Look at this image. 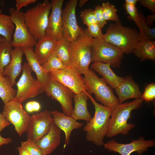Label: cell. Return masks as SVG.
<instances>
[{
    "label": "cell",
    "mask_w": 155,
    "mask_h": 155,
    "mask_svg": "<svg viewBox=\"0 0 155 155\" xmlns=\"http://www.w3.org/2000/svg\"><path fill=\"white\" fill-rule=\"evenodd\" d=\"M89 97L94 107L95 113L94 117L87 122L83 130L86 132V137L88 141L100 146L104 143L107 133L113 108L98 103L90 93Z\"/></svg>",
    "instance_id": "cell-1"
},
{
    "label": "cell",
    "mask_w": 155,
    "mask_h": 155,
    "mask_svg": "<svg viewBox=\"0 0 155 155\" xmlns=\"http://www.w3.org/2000/svg\"><path fill=\"white\" fill-rule=\"evenodd\" d=\"M143 100L135 99L130 102L119 103L112 109L106 136L111 138L121 134L125 135L134 128L133 124L129 123L128 120L131 117L132 111L140 108Z\"/></svg>",
    "instance_id": "cell-2"
},
{
    "label": "cell",
    "mask_w": 155,
    "mask_h": 155,
    "mask_svg": "<svg viewBox=\"0 0 155 155\" xmlns=\"http://www.w3.org/2000/svg\"><path fill=\"white\" fill-rule=\"evenodd\" d=\"M103 39L121 49L124 53L129 54L133 53L140 40V32L135 29L123 26L121 21L110 24Z\"/></svg>",
    "instance_id": "cell-3"
},
{
    "label": "cell",
    "mask_w": 155,
    "mask_h": 155,
    "mask_svg": "<svg viewBox=\"0 0 155 155\" xmlns=\"http://www.w3.org/2000/svg\"><path fill=\"white\" fill-rule=\"evenodd\" d=\"M51 10V3L48 0H45L24 13L26 25L31 35L36 41L45 36Z\"/></svg>",
    "instance_id": "cell-4"
},
{
    "label": "cell",
    "mask_w": 155,
    "mask_h": 155,
    "mask_svg": "<svg viewBox=\"0 0 155 155\" xmlns=\"http://www.w3.org/2000/svg\"><path fill=\"white\" fill-rule=\"evenodd\" d=\"M92 39L86 29L71 42V66L81 74L84 75L90 69Z\"/></svg>",
    "instance_id": "cell-5"
},
{
    "label": "cell",
    "mask_w": 155,
    "mask_h": 155,
    "mask_svg": "<svg viewBox=\"0 0 155 155\" xmlns=\"http://www.w3.org/2000/svg\"><path fill=\"white\" fill-rule=\"evenodd\" d=\"M84 75L83 79L88 92L94 94L96 100L103 105L112 108L119 104L112 89L103 77L99 78L90 69Z\"/></svg>",
    "instance_id": "cell-6"
},
{
    "label": "cell",
    "mask_w": 155,
    "mask_h": 155,
    "mask_svg": "<svg viewBox=\"0 0 155 155\" xmlns=\"http://www.w3.org/2000/svg\"><path fill=\"white\" fill-rule=\"evenodd\" d=\"M124 53L116 46L105 41L104 39L93 38L91 61L109 63L111 66L119 68Z\"/></svg>",
    "instance_id": "cell-7"
},
{
    "label": "cell",
    "mask_w": 155,
    "mask_h": 155,
    "mask_svg": "<svg viewBox=\"0 0 155 155\" xmlns=\"http://www.w3.org/2000/svg\"><path fill=\"white\" fill-rule=\"evenodd\" d=\"M22 100L15 98L4 104L2 114L14 126L16 133L21 136L28 129L30 116L23 108Z\"/></svg>",
    "instance_id": "cell-8"
},
{
    "label": "cell",
    "mask_w": 155,
    "mask_h": 155,
    "mask_svg": "<svg viewBox=\"0 0 155 155\" xmlns=\"http://www.w3.org/2000/svg\"><path fill=\"white\" fill-rule=\"evenodd\" d=\"M43 90L48 96L51 97L60 104L64 113L71 117L73 109V99L75 94L73 92L54 80L50 73Z\"/></svg>",
    "instance_id": "cell-9"
},
{
    "label": "cell",
    "mask_w": 155,
    "mask_h": 155,
    "mask_svg": "<svg viewBox=\"0 0 155 155\" xmlns=\"http://www.w3.org/2000/svg\"><path fill=\"white\" fill-rule=\"evenodd\" d=\"M22 75L16 84L17 90L15 98L21 99L23 102L44 92L43 86L33 78L32 70L27 62L22 65Z\"/></svg>",
    "instance_id": "cell-10"
},
{
    "label": "cell",
    "mask_w": 155,
    "mask_h": 155,
    "mask_svg": "<svg viewBox=\"0 0 155 155\" xmlns=\"http://www.w3.org/2000/svg\"><path fill=\"white\" fill-rule=\"evenodd\" d=\"M12 22L15 26L11 44L13 47H33L37 41L31 35L27 29L24 20V12L11 7L9 9Z\"/></svg>",
    "instance_id": "cell-11"
},
{
    "label": "cell",
    "mask_w": 155,
    "mask_h": 155,
    "mask_svg": "<svg viewBox=\"0 0 155 155\" xmlns=\"http://www.w3.org/2000/svg\"><path fill=\"white\" fill-rule=\"evenodd\" d=\"M49 73L54 80L68 88L75 94L88 91L81 74L71 66L52 71Z\"/></svg>",
    "instance_id": "cell-12"
},
{
    "label": "cell",
    "mask_w": 155,
    "mask_h": 155,
    "mask_svg": "<svg viewBox=\"0 0 155 155\" xmlns=\"http://www.w3.org/2000/svg\"><path fill=\"white\" fill-rule=\"evenodd\" d=\"M77 0H70L66 2L62 10V19L63 36L71 42L77 38L84 30L78 24L75 11Z\"/></svg>",
    "instance_id": "cell-13"
},
{
    "label": "cell",
    "mask_w": 155,
    "mask_h": 155,
    "mask_svg": "<svg viewBox=\"0 0 155 155\" xmlns=\"http://www.w3.org/2000/svg\"><path fill=\"white\" fill-rule=\"evenodd\" d=\"M53 122L50 111L45 110L32 115L26 131L27 140L36 142L47 133Z\"/></svg>",
    "instance_id": "cell-14"
},
{
    "label": "cell",
    "mask_w": 155,
    "mask_h": 155,
    "mask_svg": "<svg viewBox=\"0 0 155 155\" xmlns=\"http://www.w3.org/2000/svg\"><path fill=\"white\" fill-rule=\"evenodd\" d=\"M155 145L154 140H146L141 137L128 144L119 143L112 140L106 143H103L102 145L109 151L117 152L121 155H130L133 152H136L139 155H142L149 148L154 146Z\"/></svg>",
    "instance_id": "cell-15"
},
{
    "label": "cell",
    "mask_w": 155,
    "mask_h": 155,
    "mask_svg": "<svg viewBox=\"0 0 155 155\" xmlns=\"http://www.w3.org/2000/svg\"><path fill=\"white\" fill-rule=\"evenodd\" d=\"M64 0H51V12L49 18L45 36L59 40L63 36L62 7Z\"/></svg>",
    "instance_id": "cell-16"
},
{
    "label": "cell",
    "mask_w": 155,
    "mask_h": 155,
    "mask_svg": "<svg viewBox=\"0 0 155 155\" xmlns=\"http://www.w3.org/2000/svg\"><path fill=\"white\" fill-rule=\"evenodd\" d=\"M51 113L53 123L64 132L65 145H69L70 136L73 130L81 128L83 126V123L78 122L71 117L68 116L57 110H54L51 111Z\"/></svg>",
    "instance_id": "cell-17"
},
{
    "label": "cell",
    "mask_w": 155,
    "mask_h": 155,
    "mask_svg": "<svg viewBox=\"0 0 155 155\" xmlns=\"http://www.w3.org/2000/svg\"><path fill=\"white\" fill-rule=\"evenodd\" d=\"M61 132V130L53 122L47 133L35 142L45 155L51 154L59 145Z\"/></svg>",
    "instance_id": "cell-18"
},
{
    "label": "cell",
    "mask_w": 155,
    "mask_h": 155,
    "mask_svg": "<svg viewBox=\"0 0 155 155\" xmlns=\"http://www.w3.org/2000/svg\"><path fill=\"white\" fill-rule=\"evenodd\" d=\"M24 54L23 47H15L11 52L10 62L4 69V75L8 78L13 86L16 84V78L22 70V56Z\"/></svg>",
    "instance_id": "cell-19"
},
{
    "label": "cell",
    "mask_w": 155,
    "mask_h": 155,
    "mask_svg": "<svg viewBox=\"0 0 155 155\" xmlns=\"http://www.w3.org/2000/svg\"><path fill=\"white\" fill-rule=\"evenodd\" d=\"M115 90L118 97L119 103H122L130 98L136 99L141 98L142 96L138 85L130 76L124 78L123 82Z\"/></svg>",
    "instance_id": "cell-20"
},
{
    "label": "cell",
    "mask_w": 155,
    "mask_h": 155,
    "mask_svg": "<svg viewBox=\"0 0 155 155\" xmlns=\"http://www.w3.org/2000/svg\"><path fill=\"white\" fill-rule=\"evenodd\" d=\"M89 93L88 91H83L73 96L74 107L71 117L76 121L81 120L88 122L92 118L87 107Z\"/></svg>",
    "instance_id": "cell-21"
},
{
    "label": "cell",
    "mask_w": 155,
    "mask_h": 155,
    "mask_svg": "<svg viewBox=\"0 0 155 155\" xmlns=\"http://www.w3.org/2000/svg\"><path fill=\"white\" fill-rule=\"evenodd\" d=\"M57 40L45 36L38 40L35 45L34 55L40 65L44 63L53 52L58 42Z\"/></svg>",
    "instance_id": "cell-22"
},
{
    "label": "cell",
    "mask_w": 155,
    "mask_h": 155,
    "mask_svg": "<svg viewBox=\"0 0 155 155\" xmlns=\"http://www.w3.org/2000/svg\"><path fill=\"white\" fill-rule=\"evenodd\" d=\"M109 63L96 62H93L90 67L92 70L102 75L106 83L112 89H115L123 82L124 78L117 75Z\"/></svg>",
    "instance_id": "cell-23"
},
{
    "label": "cell",
    "mask_w": 155,
    "mask_h": 155,
    "mask_svg": "<svg viewBox=\"0 0 155 155\" xmlns=\"http://www.w3.org/2000/svg\"><path fill=\"white\" fill-rule=\"evenodd\" d=\"M33 47L28 46L23 47L24 54L32 70L36 74V79L44 86L49 78V73L42 67L34 55Z\"/></svg>",
    "instance_id": "cell-24"
},
{
    "label": "cell",
    "mask_w": 155,
    "mask_h": 155,
    "mask_svg": "<svg viewBox=\"0 0 155 155\" xmlns=\"http://www.w3.org/2000/svg\"><path fill=\"white\" fill-rule=\"evenodd\" d=\"M135 55L142 61L155 59V41L150 39L140 40L133 52Z\"/></svg>",
    "instance_id": "cell-25"
},
{
    "label": "cell",
    "mask_w": 155,
    "mask_h": 155,
    "mask_svg": "<svg viewBox=\"0 0 155 155\" xmlns=\"http://www.w3.org/2000/svg\"><path fill=\"white\" fill-rule=\"evenodd\" d=\"M71 42L63 36L59 40L53 51L66 67L71 66Z\"/></svg>",
    "instance_id": "cell-26"
},
{
    "label": "cell",
    "mask_w": 155,
    "mask_h": 155,
    "mask_svg": "<svg viewBox=\"0 0 155 155\" xmlns=\"http://www.w3.org/2000/svg\"><path fill=\"white\" fill-rule=\"evenodd\" d=\"M16 93L8 78L0 72V98L4 104L14 98Z\"/></svg>",
    "instance_id": "cell-27"
},
{
    "label": "cell",
    "mask_w": 155,
    "mask_h": 155,
    "mask_svg": "<svg viewBox=\"0 0 155 155\" xmlns=\"http://www.w3.org/2000/svg\"><path fill=\"white\" fill-rule=\"evenodd\" d=\"M15 26L10 15L0 13V35L6 40L12 42Z\"/></svg>",
    "instance_id": "cell-28"
},
{
    "label": "cell",
    "mask_w": 155,
    "mask_h": 155,
    "mask_svg": "<svg viewBox=\"0 0 155 155\" xmlns=\"http://www.w3.org/2000/svg\"><path fill=\"white\" fill-rule=\"evenodd\" d=\"M11 42L5 39L0 42V72L4 75V68L9 63L13 50Z\"/></svg>",
    "instance_id": "cell-29"
},
{
    "label": "cell",
    "mask_w": 155,
    "mask_h": 155,
    "mask_svg": "<svg viewBox=\"0 0 155 155\" xmlns=\"http://www.w3.org/2000/svg\"><path fill=\"white\" fill-rule=\"evenodd\" d=\"M145 18L142 13H139L138 18L135 23L139 27L140 32V40L144 39H155V29L150 28L146 24Z\"/></svg>",
    "instance_id": "cell-30"
},
{
    "label": "cell",
    "mask_w": 155,
    "mask_h": 155,
    "mask_svg": "<svg viewBox=\"0 0 155 155\" xmlns=\"http://www.w3.org/2000/svg\"><path fill=\"white\" fill-rule=\"evenodd\" d=\"M41 65L43 68L49 73L52 71L61 69L66 67L53 51L46 61Z\"/></svg>",
    "instance_id": "cell-31"
},
{
    "label": "cell",
    "mask_w": 155,
    "mask_h": 155,
    "mask_svg": "<svg viewBox=\"0 0 155 155\" xmlns=\"http://www.w3.org/2000/svg\"><path fill=\"white\" fill-rule=\"evenodd\" d=\"M102 15L105 20H111L116 22L120 21L117 12V10L115 5L108 2H103L101 5Z\"/></svg>",
    "instance_id": "cell-32"
},
{
    "label": "cell",
    "mask_w": 155,
    "mask_h": 155,
    "mask_svg": "<svg viewBox=\"0 0 155 155\" xmlns=\"http://www.w3.org/2000/svg\"><path fill=\"white\" fill-rule=\"evenodd\" d=\"M21 146L25 148L30 155H45L35 142L27 140L22 142Z\"/></svg>",
    "instance_id": "cell-33"
},
{
    "label": "cell",
    "mask_w": 155,
    "mask_h": 155,
    "mask_svg": "<svg viewBox=\"0 0 155 155\" xmlns=\"http://www.w3.org/2000/svg\"><path fill=\"white\" fill-rule=\"evenodd\" d=\"M80 17L83 23L87 26L97 23L94 10L91 9H86L81 11Z\"/></svg>",
    "instance_id": "cell-34"
},
{
    "label": "cell",
    "mask_w": 155,
    "mask_h": 155,
    "mask_svg": "<svg viewBox=\"0 0 155 155\" xmlns=\"http://www.w3.org/2000/svg\"><path fill=\"white\" fill-rule=\"evenodd\" d=\"M86 29L89 35L93 38L103 39L101 28L98 23L88 26Z\"/></svg>",
    "instance_id": "cell-35"
},
{
    "label": "cell",
    "mask_w": 155,
    "mask_h": 155,
    "mask_svg": "<svg viewBox=\"0 0 155 155\" xmlns=\"http://www.w3.org/2000/svg\"><path fill=\"white\" fill-rule=\"evenodd\" d=\"M123 6L126 11V13L129 15L127 17L128 19L133 20L136 23L139 15L136 5L125 3Z\"/></svg>",
    "instance_id": "cell-36"
},
{
    "label": "cell",
    "mask_w": 155,
    "mask_h": 155,
    "mask_svg": "<svg viewBox=\"0 0 155 155\" xmlns=\"http://www.w3.org/2000/svg\"><path fill=\"white\" fill-rule=\"evenodd\" d=\"M141 98L147 101L153 100L155 98V84L152 83L146 87Z\"/></svg>",
    "instance_id": "cell-37"
},
{
    "label": "cell",
    "mask_w": 155,
    "mask_h": 155,
    "mask_svg": "<svg viewBox=\"0 0 155 155\" xmlns=\"http://www.w3.org/2000/svg\"><path fill=\"white\" fill-rule=\"evenodd\" d=\"M94 11L97 23L102 28L106 24V21L104 19L102 15V10L101 5H98L95 7Z\"/></svg>",
    "instance_id": "cell-38"
},
{
    "label": "cell",
    "mask_w": 155,
    "mask_h": 155,
    "mask_svg": "<svg viewBox=\"0 0 155 155\" xmlns=\"http://www.w3.org/2000/svg\"><path fill=\"white\" fill-rule=\"evenodd\" d=\"M41 105L38 102L36 101H30L27 102L25 105L26 111L29 113L38 112L41 109Z\"/></svg>",
    "instance_id": "cell-39"
},
{
    "label": "cell",
    "mask_w": 155,
    "mask_h": 155,
    "mask_svg": "<svg viewBox=\"0 0 155 155\" xmlns=\"http://www.w3.org/2000/svg\"><path fill=\"white\" fill-rule=\"evenodd\" d=\"M139 1L141 5L149 9L152 14H155V0H140Z\"/></svg>",
    "instance_id": "cell-40"
},
{
    "label": "cell",
    "mask_w": 155,
    "mask_h": 155,
    "mask_svg": "<svg viewBox=\"0 0 155 155\" xmlns=\"http://www.w3.org/2000/svg\"><path fill=\"white\" fill-rule=\"evenodd\" d=\"M36 1V0H16V9L18 11H20L22 7L27 6Z\"/></svg>",
    "instance_id": "cell-41"
},
{
    "label": "cell",
    "mask_w": 155,
    "mask_h": 155,
    "mask_svg": "<svg viewBox=\"0 0 155 155\" xmlns=\"http://www.w3.org/2000/svg\"><path fill=\"white\" fill-rule=\"evenodd\" d=\"M10 124V123L6 120L2 113H0V131H1Z\"/></svg>",
    "instance_id": "cell-42"
},
{
    "label": "cell",
    "mask_w": 155,
    "mask_h": 155,
    "mask_svg": "<svg viewBox=\"0 0 155 155\" xmlns=\"http://www.w3.org/2000/svg\"><path fill=\"white\" fill-rule=\"evenodd\" d=\"M155 20V14L148 15L145 19L146 23L149 27L151 26Z\"/></svg>",
    "instance_id": "cell-43"
},
{
    "label": "cell",
    "mask_w": 155,
    "mask_h": 155,
    "mask_svg": "<svg viewBox=\"0 0 155 155\" xmlns=\"http://www.w3.org/2000/svg\"><path fill=\"white\" fill-rule=\"evenodd\" d=\"M1 131H0V146L8 144L12 142L13 140L11 137L4 138L2 137L1 135Z\"/></svg>",
    "instance_id": "cell-44"
},
{
    "label": "cell",
    "mask_w": 155,
    "mask_h": 155,
    "mask_svg": "<svg viewBox=\"0 0 155 155\" xmlns=\"http://www.w3.org/2000/svg\"><path fill=\"white\" fill-rule=\"evenodd\" d=\"M17 149L19 152V155H30L27 150L22 146L18 147Z\"/></svg>",
    "instance_id": "cell-45"
},
{
    "label": "cell",
    "mask_w": 155,
    "mask_h": 155,
    "mask_svg": "<svg viewBox=\"0 0 155 155\" xmlns=\"http://www.w3.org/2000/svg\"><path fill=\"white\" fill-rule=\"evenodd\" d=\"M139 1L138 0H125V3H128L131 5H136L137 2Z\"/></svg>",
    "instance_id": "cell-46"
},
{
    "label": "cell",
    "mask_w": 155,
    "mask_h": 155,
    "mask_svg": "<svg viewBox=\"0 0 155 155\" xmlns=\"http://www.w3.org/2000/svg\"><path fill=\"white\" fill-rule=\"evenodd\" d=\"M88 0H80L79 1L78 5L80 7H82L84 4L87 2Z\"/></svg>",
    "instance_id": "cell-47"
},
{
    "label": "cell",
    "mask_w": 155,
    "mask_h": 155,
    "mask_svg": "<svg viewBox=\"0 0 155 155\" xmlns=\"http://www.w3.org/2000/svg\"><path fill=\"white\" fill-rule=\"evenodd\" d=\"M5 39L3 37L0 36V42Z\"/></svg>",
    "instance_id": "cell-48"
},
{
    "label": "cell",
    "mask_w": 155,
    "mask_h": 155,
    "mask_svg": "<svg viewBox=\"0 0 155 155\" xmlns=\"http://www.w3.org/2000/svg\"><path fill=\"white\" fill-rule=\"evenodd\" d=\"M2 10L1 9L0 7V13H2Z\"/></svg>",
    "instance_id": "cell-49"
}]
</instances>
